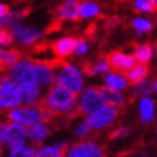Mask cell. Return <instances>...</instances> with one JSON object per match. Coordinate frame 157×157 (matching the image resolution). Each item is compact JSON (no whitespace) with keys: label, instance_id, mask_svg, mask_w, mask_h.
<instances>
[{"label":"cell","instance_id":"obj_2","mask_svg":"<svg viewBox=\"0 0 157 157\" xmlns=\"http://www.w3.org/2000/svg\"><path fill=\"white\" fill-rule=\"evenodd\" d=\"M41 104L49 111L50 115H56V116L79 115L77 105V95L58 83L52 84L50 88L46 90Z\"/></svg>","mask_w":157,"mask_h":157},{"label":"cell","instance_id":"obj_32","mask_svg":"<svg viewBox=\"0 0 157 157\" xmlns=\"http://www.w3.org/2000/svg\"><path fill=\"white\" fill-rule=\"evenodd\" d=\"M132 128L130 127H117L111 130L110 133V139L111 140H124L132 134Z\"/></svg>","mask_w":157,"mask_h":157},{"label":"cell","instance_id":"obj_31","mask_svg":"<svg viewBox=\"0 0 157 157\" xmlns=\"http://www.w3.org/2000/svg\"><path fill=\"white\" fill-rule=\"evenodd\" d=\"M91 50L90 42L86 38H75V44H74V50H73V56L77 58H83L86 55H88Z\"/></svg>","mask_w":157,"mask_h":157},{"label":"cell","instance_id":"obj_40","mask_svg":"<svg viewBox=\"0 0 157 157\" xmlns=\"http://www.w3.org/2000/svg\"><path fill=\"white\" fill-rule=\"evenodd\" d=\"M3 49H4V46L2 45V42H0V50H3Z\"/></svg>","mask_w":157,"mask_h":157},{"label":"cell","instance_id":"obj_29","mask_svg":"<svg viewBox=\"0 0 157 157\" xmlns=\"http://www.w3.org/2000/svg\"><path fill=\"white\" fill-rule=\"evenodd\" d=\"M92 129L87 119H78L73 125V134L78 139H86L91 136Z\"/></svg>","mask_w":157,"mask_h":157},{"label":"cell","instance_id":"obj_39","mask_svg":"<svg viewBox=\"0 0 157 157\" xmlns=\"http://www.w3.org/2000/svg\"><path fill=\"white\" fill-rule=\"evenodd\" d=\"M0 155H3V144H0Z\"/></svg>","mask_w":157,"mask_h":157},{"label":"cell","instance_id":"obj_30","mask_svg":"<svg viewBox=\"0 0 157 157\" xmlns=\"http://www.w3.org/2000/svg\"><path fill=\"white\" fill-rule=\"evenodd\" d=\"M132 5L136 12H138L139 14H143V15L153 14L157 9V6L153 5L152 3H150L148 0H133Z\"/></svg>","mask_w":157,"mask_h":157},{"label":"cell","instance_id":"obj_34","mask_svg":"<svg viewBox=\"0 0 157 157\" xmlns=\"http://www.w3.org/2000/svg\"><path fill=\"white\" fill-rule=\"evenodd\" d=\"M9 6H8L5 3H3V2H0V19L2 18H4L5 15L9 13Z\"/></svg>","mask_w":157,"mask_h":157},{"label":"cell","instance_id":"obj_14","mask_svg":"<svg viewBox=\"0 0 157 157\" xmlns=\"http://www.w3.org/2000/svg\"><path fill=\"white\" fill-rule=\"evenodd\" d=\"M107 60L110 63V65H111L113 70H119V72H124V73H127L137 63L134 55L130 52H125V51L110 52L107 56Z\"/></svg>","mask_w":157,"mask_h":157},{"label":"cell","instance_id":"obj_41","mask_svg":"<svg viewBox=\"0 0 157 157\" xmlns=\"http://www.w3.org/2000/svg\"><path fill=\"white\" fill-rule=\"evenodd\" d=\"M155 129H156V132H157V120H156V124H155Z\"/></svg>","mask_w":157,"mask_h":157},{"label":"cell","instance_id":"obj_43","mask_svg":"<svg viewBox=\"0 0 157 157\" xmlns=\"http://www.w3.org/2000/svg\"><path fill=\"white\" fill-rule=\"evenodd\" d=\"M0 157H3V155H0Z\"/></svg>","mask_w":157,"mask_h":157},{"label":"cell","instance_id":"obj_8","mask_svg":"<svg viewBox=\"0 0 157 157\" xmlns=\"http://www.w3.org/2000/svg\"><path fill=\"white\" fill-rule=\"evenodd\" d=\"M77 105H78V113L82 116H87L98 107L105 105L100 87L86 86L84 90L77 95Z\"/></svg>","mask_w":157,"mask_h":157},{"label":"cell","instance_id":"obj_45","mask_svg":"<svg viewBox=\"0 0 157 157\" xmlns=\"http://www.w3.org/2000/svg\"><path fill=\"white\" fill-rule=\"evenodd\" d=\"M0 2H2V0H0Z\"/></svg>","mask_w":157,"mask_h":157},{"label":"cell","instance_id":"obj_12","mask_svg":"<svg viewBox=\"0 0 157 157\" xmlns=\"http://www.w3.org/2000/svg\"><path fill=\"white\" fill-rule=\"evenodd\" d=\"M137 109H138L139 121L143 125H150L156 120L157 105H156V101L151 96L138 98Z\"/></svg>","mask_w":157,"mask_h":157},{"label":"cell","instance_id":"obj_3","mask_svg":"<svg viewBox=\"0 0 157 157\" xmlns=\"http://www.w3.org/2000/svg\"><path fill=\"white\" fill-rule=\"evenodd\" d=\"M55 83L78 95L87 86V74L84 72V68L78 65L77 63L63 61L56 65V82Z\"/></svg>","mask_w":157,"mask_h":157},{"label":"cell","instance_id":"obj_15","mask_svg":"<svg viewBox=\"0 0 157 157\" xmlns=\"http://www.w3.org/2000/svg\"><path fill=\"white\" fill-rule=\"evenodd\" d=\"M50 124L48 120H44L40 123H36L33 125L27 128V134H28V142L36 147L46 143V140L50 137Z\"/></svg>","mask_w":157,"mask_h":157},{"label":"cell","instance_id":"obj_10","mask_svg":"<svg viewBox=\"0 0 157 157\" xmlns=\"http://www.w3.org/2000/svg\"><path fill=\"white\" fill-rule=\"evenodd\" d=\"M27 143H29L27 128L21 124H17V123L8 121L6 127H5V132H4L3 146L6 150H12V148L25 146Z\"/></svg>","mask_w":157,"mask_h":157},{"label":"cell","instance_id":"obj_6","mask_svg":"<svg viewBox=\"0 0 157 157\" xmlns=\"http://www.w3.org/2000/svg\"><path fill=\"white\" fill-rule=\"evenodd\" d=\"M9 31L13 36L14 44H17L19 46H25V48H29V46L38 44L45 35L42 28L29 25V23L25 22L23 19L15 22L9 28Z\"/></svg>","mask_w":157,"mask_h":157},{"label":"cell","instance_id":"obj_5","mask_svg":"<svg viewBox=\"0 0 157 157\" xmlns=\"http://www.w3.org/2000/svg\"><path fill=\"white\" fill-rule=\"evenodd\" d=\"M22 104L19 86L9 74H0V113H8Z\"/></svg>","mask_w":157,"mask_h":157},{"label":"cell","instance_id":"obj_28","mask_svg":"<svg viewBox=\"0 0 157 157\" xmlns=\"http://www.w3.org/2000/svg\"><path fill=\"white\" fill-rule=\"evenodd\" d=\"M36 151H37L36 146L27 143L25 146L8 150L5 153V157H36Z\"/></svg>","mask_w":157,"mask_h":157},{"label":"cell","instance_id":"obj_20","mask_svg":"<svg viewBox=\"0 0 157 157\" xmlns=\"http://www.w3.org/2000/svg\"><path fill=\"white\" fill-rule=\"evenodd\" d=\"M101 13H102V8L95 0H81L79 2V19L92 21L100 17Z\"/></svg>","mask_w":157,"mask_h":157},{"label":"cell","instance_id":"obj_9","mask_svg":"<svg viewBox=\"0 0 157 157\" xmlns=\"http://www.w3.org/2000/svg\"><path fill=\"white\" fill-rule=\"evenodd\" d=\"M65 157H106V151L97 140L86 138L69 144Z\"/></svg>","mask_w":157,"mask_h":157},{"label":"cell","instance_id":"obj_42","mask_svg":"<svg viewBox=\"0 0 157 157\" xmlns=\"http://www.w3.org/2000/svg\"><path fill=\"white\" fill-rule=\"evenodd\" d=\"M156 26H157V17H156Z\"/></svg>","mask_w":157,"mask_h":157},{"label":"cell","instance_id":"obj_33","mask_svg":"<svg viewBox=\"0 0 157 157\" xmlns=\"http://www.w3.org/2000/svg\"><path fill=\"white\" fill-rule=\"evenodd\" d=\"M0 42H2L4 48H10L14 44L13 36L9 29H0Z\"/></svg>","mask_w":157,"mask_h":157},{"label":"cell","instance_id":"obj_16","mask_svg":"<svg viewBox=\"0 0 157 157\" xmlns=\"http://www.w3.org/2000/svg\"><path fill=\"white\" fill-rule=\"evenodd\" d=\"M68 147L69 144L65 140L44 143L37 147L36 157H65V151Z\"/></svg>","mask_w":157,"mask_h":157},{"label":"cell","instance_id":"obj_35","mask_svg":"<svg viewBox=\"0 0 157 157\" xmlns=\"http://www.w3.org/2000/svg\"><path fill=\"white\" fill-rule=\"evenodd\" d=\"M5 127H6V123L0 117V144H3V140H4V132H5Z\"/></svg>","mask_w":157,"mask_h":157},{"label":"cell","instance_id":"obj_4","mask_svg":"<svg viewBox=\"0 0 157 157\" xmlns=\"http://www.w3.org/2000/svg\"><path fill=\"white\" fill-rule=\"evenodd\" d=\"M50 116L51 115L49 114L48 110L44 107L42 104H36V105L22 104L21 106L6 113L8 121L21 124L26 128L31 127V125H33L36 123L49 120Z\"/></svg>","mask_w":157,"mask_h":157},{"label":"cell","instance_id":"obj_22","mask_svg":"<svg viewBox=\"0 0 157 157\" xmlns=\"http://www.w3.org/2000/svg\"><path fill=\"white\" fill-rule=\"evenodd\" d=\"M110 70H111V65H110L107 58H100L84 67V72L87 77H104Z\"/></svg>","mask_w":157,"mask_h":157},{"label":"cell","instance_id":"obj_44","mask_svg":"<svg viewBox=\"0 0 157 157\" xmlns=\"http://www.w3.org/2000/svg\"><path fill=\"white\" fill-rule=\"evenodd\" d=\"M78 2H81V0H78Z\"/></svg>","mask_w":157,"mask_h":157},{"label":"cell","instance_id":"obj_38","mask_svg":"<svg viewBox=\"0 0 157 157\" xmlns=\"http://www.w3.org/2000/svg\"><path fill=\"white\" fill-rule=\"evenodd\" d=\"M148 2H150V3H152L153 5H156V6H157V0H148Z\"/></svg>","mask_w":157,"mask_h":157},{"label":"cell","instance_id":"obj_1","mask_svg":"<svg viewBox=\"0 0 157 157\" xmlns=\"http://www.w3.org/2000/svg\"><path fill=\"white\" fill-rule=\"evenodd\" d=\"M19 86L22 101L27 105L41 104L44 98V88L37 82L35 72V61L28 58H21L8 72Z\"/></svg>","mask_w":157,"mask_h":157},{"label":"cell","instance_id":"obj_37","mask_svg":"<svg viewBox=\"0 0 157 157\" xmlns=\"http://www.w3.org/2000/svg\"><path fill=\"white\" fill-rule=\"evenodd\" d=\"M115 157H137L136 155H119V156H115Z\"/></svg>","mask_w":157,"mask_h":157},{"label":"cell","instance_id":"obj_27","mask_svg":"<svg viewBox=\"0 0 157 157\" xmlns=\"http://www.w3.org/2000/svg\"><path fill=\"white\" fill-rule=\"evenodd\" d=\"M25 9L22 8H15V9H10L9 13H8L4 18L0 19V29H9L15 22L23 19L25 17Z\"/></svg>","mask_w":157,"mask_h":157},{"label":"cell","instance_id":"obj_26","mask_svg":"<svg viewBox=\"0 0 157 157\" xmlns=\"http://www.w3.org/2000/svg\"><path fill=\"white\" fill-rule=\"evenodd\" d=\"M21 59V54L10 48H4L0 50V67L9 70Z\"/></svg>","mask_w":157,"mask_h":157},{"label":"cell","instance_id":"obj_7","mask_svg":"<svg viewBox=\"0 0 157 157\" xmlns=\"http://www.w3.org/2000/svg\"><path fill=\"white\" fill-rule=\"evenodd\" d=\"M119 110L115 106L105 104L86 116L92 132H105L111 128L119 117Z\"/></svg>","mask_w":157,"mask_h":157},{"label":"cell","instance_id":"obj_21","mask_svg":"<svg viewBox=\"0 0 157 157\" xmlns=\"http://www.w3.org/2000/svg\"><path fill=\"white\" fill-rule=\"evenodd\" d=\"M133 55L137 60V63H142V64H150L151 60L155 56V49L153 45L148 42H139L136 44L133 48Z\"/></svg>","mask_w":157,"mask_h":157},{"label":"cell","instance_id":"obj_23","mask_svg":"<svg viewBox=\"0 0 157 157\" xmlns=\"http://www.w3.org/2000/svg\"><path fill=\"white\" fill-rule=\"evenodd\" d=\"M130 26H132V29L139 36H143V35H147L153 31V27H155V23L152 19H150L147 15H136L134 18H132L130 21Z\"/></svg>","mask_w":157,"mask_h":157},{"label":"cell","instance_id":"obj_24","mask_svg":"<svg viewBox=\"0 0 157 157\" xmlns=\"http://www.w3.org/2000/svg\"><path fill=\"white\" fill-rule=\"evenodd\" d=\"M130 92L133 96L138 98L146 97V96H152L153 95V87H152V81L150 78H146L139 82L130 83Z\"/></svg>","mask_w":157,"mask_h":157},{"label":"cell","instance_id":"obj_36","mask_svg":"<svg viewBox=\"0 0 157 157\" xmlns=\"http://www.w3.org/2000/svg\"><path fill=\"white\" fill-rule=\"evenodd\" d=\"M152 87H153V93L157 95V78H155V79L152 81Z\"/></svg>","mask_w":157,"mask_h":157},{"label":"cell","instance_id":"obj_19","mask_svg":"<svg viewBox=\"0 0 157 157\" xmlns=\"http://www.w3.org/2000/svg\"><path fill=\"white\" fill-rule=\"evenodd\" d=\"M75 38L72 36H64L58 38L52 44V52L58 59H68L69 56H73Z\"/></svg>","mask_w":157,"mask_h":157},{"label":"cell","instance_id":"obj_13","mask_svg":"<svg viewBox=\"0 0 157 157\" xmlns=\"http://www.w3.org/2000/svg\"><path fill=\"white\" fill-rule=\"evenodd\" d=\"M55 17L60 22H74L79 19V2L63 0L55 10Z\"/></svg>","mask_w":157,"mask_h":157},{"label":"cell","instance_id":"obj_17","mask_svg":"<svg viewBox=\"0 0 157 157\" xmlns=\"http://www.w3.org/2000/svg\"><path fill=\"white\" fill-rule=\"evenodd\" d=\"M104 84L107 87H111L114 90L119 91H128L130 88V81L128 79L127 74L124 72H119V70H110V72L104 75Z\"/></svg>","mask_w":157,"mask_h":157},{"label":"cell","instance_id":"obj_25","mask_svg":"<svg viewBox=\"0 0 157 157\" xmlns=\"http://www.w3.org/2000/svg\"><path fill=\"white\" fill-rule=\"evenodd\" d=\"M128 79L130 81V83L134 82H139L142 79H146L150 75V68H148V64H142V63H136L127 73Z\"/></svg>","mask_w":157,"mask_h":157},{"label":"cell","instance_id":"obj_11","mask_svg":"<svg viewBox=\"0 0 157 157\" xmlns=\"http://www.w3.org/2000/svg\"><path fill=\"white\" fill-rule=\"evenodd\" d=\"M35 72L37 82L44 90L50 88L56 82V65L46 60L35 61Z\"/></svg>","mask_w":157,"mask_h":157},{"label":"cell","instance_id":"obj_18","mask_svg":"<svg viewBox=\"0 0 157 157\" xmlns=\"http://www.w3.org/2000/svg\"><path fill=\"white\" fill-rule=\"evenodd\" d=\"M101 93H102V97L106 105L110 106H115L117 109H121L125 106L128 101V97L125 95L124 91H119V90H114L111 87H107V86L102 84L100 87Z\"/></svg>","mask_w":157,"mask_h":157}]
</instances>
